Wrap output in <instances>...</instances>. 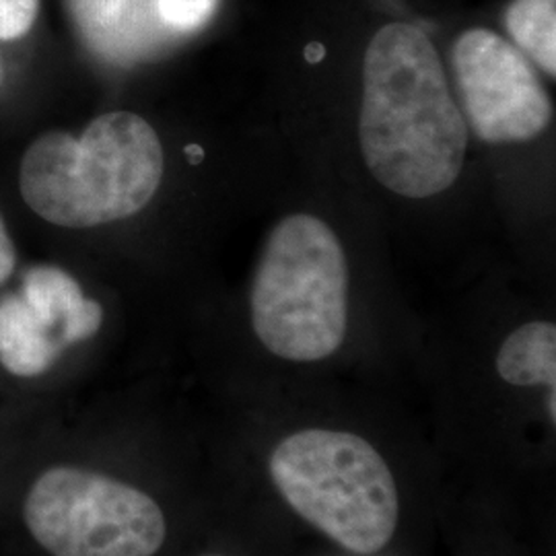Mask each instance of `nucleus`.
Here are the masks:
<instances>
[{
  "mask_svg": "<svg viewBox=\"0 0 556 556\" xmlns=\"http://www.w3.org/2000/svg\"><path fill=\"white\" fill-rule=\"evenodd\" d=\"M40 0H0V41L20 40L38 21Z\"/></svg>",
  "mask_w": 556,
  "mask_h": 556,
  "instance_id": "13",
  "label": "nucleus"
},
{
  "mask_svg": "<svg viewBox=\"0 0 556 556\" xmlns=\"http://www.w3.org/2000/svg\"><path fill=\"white\" fill-rule=\"evenodd\" d=\"M62 349L41 326L25 299H0V365L17 378H38L46 374Z\"/></svg>",
  "mask_w": 556,
  "mask_h": 556,
  "instance_id": "9",
  "label": "nucleus"
},
{
  "mask_svg": "<svg viewBox=\"0 0 556 556\" xmlns=\"http://www.w3.org/2000/svg\"><path fill=\"white\" fill-rule=\"evenodd\" d=\"M497 371L511 386H546L556 392V328L548 321H530L503 342Z\"/></svg>",
  "mask_w": 556,
  "mask_h": 556,
  "instance_id": "10",
  "label": "nucleus"
},
{
  "mask_svg": "<svg viewBox=\"0 0 556 556\" xmlns=\"http://www.w3.org/2000/svg\"><path fill=\"white\" fill-rule=\"evenodd\" d=\"M250 309L254 332L273 355L314 363L337 353L349 324V264L324 220L291 215L273 229Z\"/></svg>",
  "mask_w": 556,
  "mask_h": 556,
  "instance_id": "3",
  "label": "nucleus"
},
{
  "mask_svg": "<svg viewBox=\"0 0 556 556\" xmlns=\"http://www.w3.org/2000/svg\"><path fill=\"white\" fill-rule=\"evenodd\" d=\"M270 478L299 516L355 555H376L396 532V480L378 450L353 433L307 429L282 439Z\"/></svg>",
  "mask_w": 556,
  "mask_h": 556,
  "instance_id": "4",
  "label": "nucleus"
},
{
  "mask_svg": "<svg viewBox=\"0 0 556 556\" xmlns=\"http://www.w3.org/2000/svg\"><path fill=\"white\" fill-rule=\"evenodd\" d=\"M15 262H17V252H15L13 239L9 236L7 225H4V220L0 217V285L7 282L9 277L13 275Z\"/></svg>",
  "mask_w": 556,
  "mask_h": 556,
  "instance_id": "14",
  "label": "nucleus"
},
{
  "mask_svg": "<svg viewBox=\"0 0 556 556\" xmlns=\"http://www.w3.org/2000/svg\"><path fill=\"white\" fill-rule=\"evenodd\" d=\"M21 298L62 351L100 332V303L85 298L79 282L59 266L29 268L23 277Z\"/></svg>",
  "mask_w": 556,
  "mask_h": 556,
  "instance_id": "8",
  "label": "nucleus"
},
{
  "mask_svg": "<svg viewBox=\"0 0 556 556\" xmlns=\"http://www.w3.org/2000/svg\"><path fill=\"white\" fill-rule=\"evenodd\" d=\"M358 139L369 172L404 199L438 197L462 174L466 119L415 25L381 27L365 52Z\"/></svg>",
  "mask_w": 556,
  "mask_h": 556,
  "instance_id": "1",
  "label": "nucleus"
},
{
  "mask_svg": "<svg viewBox=\"0 0 556 556\" xmlns=\"http://www.w3.org/2000/svg\"><path fill=\"white\" fill-rule=\"evenodd\" d=\"M219 0H157L161 20L179 36L202 29L217 11Z\"/></svg>",
  "mask_w": 556,
  "mask_h": 556,
  "instance_id": "12",
  "label": "nucleus"
},
{
  "mask_svg": "<svg viewBox=\"0 0 556 556\" xmlns=\"http://www.w3.org/2000/svg\"><path fill=\"white\" fill-rule=\"evenodd\" d=\"M507 29L519 52L556 75V0H514L505 15Z\"/></svg>",
  "mask_w": 556,
  "mask_h": 556,
  "instance_id": "11",
  "label": "nucleus"
},
{
  "mask_svg": "<svg viewBox=\"0 0 556 556\" xmlns=\"http://www.w3.org/2000/svg\"><path fill=\"white\" fill-rule=\"evenodd\" d=\"M468 124L491 144L536 139L553 119V101L516 46L491 29H470L452 52Z\"/></svg>",
  "mask_w": 556,
  "mask_h": 556,
  "instance_id": "6",
  "label": "nucleus"
},
{
  "mask_svg": "<svg viewBox=\"0 0 556 556\" xmlns=\"http://www.w3.org/2000/svg\"><path fill=\"white\" fill-rule=\"evenodd\" d=\"M163 169L153 126L132 112H110L80 137L48 132L34 140L21 161V197L52 225L89 229L142 211Z\"/></svg>",
  "mask_w": 556,
  "mask_h": 556,
  "instance_id": "2",
  "label": "nucleus"
},
{
  "mask_svg": "<svg viewBox=\"0 0 556 556\" xmlns=\"http://www.w3.org/2000/svg\"><path fill=\"white\" fill-rule=\"evenodd\" d=\"M80 40L101 60L132 66L181 38L161 20L157 0H68Z\"/></svg>",
  "mask_w": 556,
  "mask_h": 556,
  "instance_id": "7",
  "label": "nucleus"
},
{
  "mask_svg": "<svg viewBox=\"0 0 556 556\" xmlns=\"http://www.w3.org/2000/svg\"><path fill=\"white\" fill-rule=\"evenodd\" d=\"M23 519L52 556H153L167 536L165 516L147 493L73 466L34 482Z\"/></svg>",
  "mask_w": 556,
  "mask_h": 556,
  "instance_id": "5",
  "label": "nucleus"
}]
</instances>
